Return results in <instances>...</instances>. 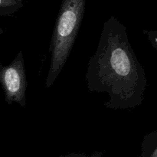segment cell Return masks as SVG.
Here are the masks:
<instances>
[{
    "label": "cell",
    "mask_w": 157,
    "mask_h": 157,
    "mask_svg": "<svg viewBox=\"0 0 157 157\" xmlns=\"http://www.w3.org/2000/svg\"><path fill=\"white\" fill-rule=\"evenodd\" d=\"M142 73L135 58L126 27L114 16L104 23L96 52L90 57L85 75L89 92L104 93V107L130 110L140 102Z\"/></svg>",
    "instance_id": "6da1fadb"
},
{
    "label": "cell",
    "mask_w": 157,
    "mask_h": 157,
    "mask_svg": "<svg viewBox=\"0 0 157 157\" xmlns=\"http://www.w3.org/2000/svg\"><path fill=\"white\" fill-rule=\"evenodd\" d=\"M86 0H62L54 27L49 52L51 64L45 81L50 88L62 71L77 38L85 12Z\"/></svg>",
    "instance_id": "7a4b0ae2"
},
{
    "label": "cell",
    "mask_w": 157,
    "mask_h": 157,
    "mask_svg": "<svg viewBox=\"0 0 157 157\" xmlns=\"http://www.w3.org/2000/svg\"><path fill=\"white\" fill-rule=\"evenodd\" d=\"M0 84L4 92L5 101L9 105L16 103L21 107H25L28 84L21 50L9 64H0Z\"/></svg>",
    "instance_id": "3957f363"
},
{
    "label": "cell",
    "mask_w": 157,
    "mask_h": 157,
    "mask_svg": "<svg viewBox=\"0 0 157 157\" xmlns=\"http://www.w3.org/2000/svg\"><path fill=\"white\" fill-rule=\"evenodd\" d=\"M23 6V0H0V16H10Z\"/></svg>",
    "instance_id": "277c9868"
},
{
    "label": "cell",
    "mask_w": 157,
    "mask_h": 157,
    "mask_svg": "<svg viewBox=\"0 0 157 157\" xmlns=\"http://www.w3.org/2000/svg\"><path fill=\"white\" fill-rule=\"evenodd\" d=\"M103 155H104L103 152L98 151L94 152L90 155H87L84 153H71L59 157H103Z\"/></svg>",
    "instance_id": "5b68a950"
},
{
    "label": "cell",
    "mask_w": 157,
    "mask_h": 157,
    "mask_svg": "<svg viewBox=\"0 0 157 157\" xmlns=\"http://www.w3.org/2000/svg\"><path fill=\"white\" fill-rule=\"evenodd\" d=\"M3 33H4V30H3V29H2V28H0V35H2Z\"/></svg>",
    "instance_id": "8992f818"
},
{
    "label": "cell",
    "mask_w": 157,
    "mask_h": 157,
    "mask_svg": "<svg viewBox=\"0 0 157 157\" xmlns=\"http://www.w3.org/2000/svg\"><path fill=\"white\" fill-rule=\"evenodd\" d=\"M156 157H157V156H156Z\"/></svg>",
    "instance_id": "52a82bcc"
}]
</instances>
